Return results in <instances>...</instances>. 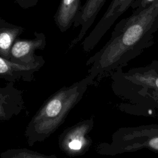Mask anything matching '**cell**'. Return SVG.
I'll list each match as a JSON object with an SVG mask.
<instances>
[{
	"label": "cell",
	"mask_w": 158,
	"mask_h": 158,
	"mask_svg": "<svg viewBox=\"0 0 158 158\" xmlns=\"http://www.w3.org/2000/svg\"><path fill=\"white\" fill-rule=\"evenodd\" d=\"M157 32L158 0L144 9L133 10L130 16L120 20L107 42L86 62L90 66L87 75L93 85L125 67L152 46Z\"/></svg>",
	"instance_id": "1"
},
{
	"label": "cell",
	"mask_w": 158,
	"mask_h": 158,
	"mask_svg": "<svg viewBox=\"0 0 158 158\" xmlns=\"http://www.w3.org/2000/svg\"><path fill=\"white\" fill-rule=\"evenodd\" d=\"M110 77L114 94L122 101L118 106L120 111L147 117L158 116V60L128 71L119 69Z\"/></svg>",
	"instance_id": "2"
},
{
	"label": "cell",
	"mask_w": 158,
	"mask_h": 158,
	"mask_svg": "<svg viewBox=\"0 0 158 158\" xmlns=\"http://www.w3.org/2000/svg\"><path fill=\"white\" fill-rule=\"evenodd\" d=\"M91 85L93 83L86 75L70 86H63L49 97L26 127L25 136L28 145L41 143L52 135Z\"/></svg>",
	"instance_id": "3"
},
{
	"label": "cell",
	"mask_w": 158,
	"mask_h": 158,
	"mask_svg": "<svg viewBox=\"0 0 158 158\" xmlns=\"http://www.w3.org/2000/svg\"><path fill=\"white\" fill-rule=\"evenodd\" d=\"M147 149L158 152V124L118 128L113 133L110 143H102L97 147L98 154L116 156Z\"/></svg>",
	"instance_id": "4"
},
{
	"label": "cell",
	"mask_w": 158,
	"mask_h": 158,
	"mask_svg": "<svg viewBox=\"0 0 158 158\" xmlns=\"http://www.w3.org/2000/svg\"><path fill=\"white\" fill-rule=\"evenodd\" d=\"M93 127L94 118L91 117L65 129L59 136L60 149L70 157L85 154L92 144V139L88 134Z\"/></svg>",
	"instance_id": "5"
},
{
	"label": "cell",
	"mask_w": 158,
	"mask_h": 158,
	"mask_svg": "<svg viewBox=\"0 0 158 158\" xmlns=\"http://www.w3.org/2000/svg\"><path fill=\"white\" fill-rule=\"evenodd\" d=\"M135 0H112L105 13L89 34L81 43L85 52L92 51L114 23L130 7Z\"/></svg>",
	"instance_id": "6"
},
{
	"label": "cell",
	"mask_w": 158,
	"mask_h": 158,
	"mask_svg": "<svg viewBox=\"0 0 158 158\" xmlns=\"http://www.w3.org/2000/svg\"><path fill=\"white\" fill-rule=\"evenodd\" d=\"M45 61L42 56L33 62L24 64L13 62L0 56V80L8 82H15L18 80L31 81L34 74L44 64Z\"/></svg>",
	"instance_id": "7"
},
{
	"label": "cell",
	"mask_w": 158,
	"mask_h": 158,
	"mask_svg": "<svg viewBox=\"0 0 158 158\" xmlns=\"http://www.w3.org/2000/svg\"><path fill=\"white\" fill-rule=\"evenodd\" d=\"M33 39L17 38L10 51V60L20 64H30L35 62L40 56L35 54L36 50H43L46 45L45 35L42 32H34Z\"/></svg>",
	"instance_id": "8"
},
{
	"label": "cell",
	"mask_w": 158,
	"mask_h": 158,
	"mask_svg": "<svg viewBox=\"0 0 158 158\" xmlns=\"http://www.w3.org/2000/svg\"><path fill=\"white\" fill-rule=\"evenodd\" d=\"M14 82L0 86V121L9 120L19 115L24 107L22 92L15 87Z\"/></svg>",
	"instance_id": "9"
},
{
	"label": "cell",
	"mask_w": 158,
	"mask_h": 158,
	"mask_svg": "<svg viewBox=\"0 0 158 158\" xmlns=\"http://www.w3.org/2000/svg\"><path fill=\"white\" fill-rule=\"evenodd\" d=\"M106 1V0H86L85 4L81 6L73 23L74 27L80 26V30L76 38L69 44L67 51L72 49L83 39Z\"/></svg>",
	"instance_id": "10"
},
{
	"label": "cell",
	"mask_w": 158,
	"mask_h": 158,
	"mask_svg": "<svg viewBox=\"0 0 158 158\" xmlns=\"http://www.w3.org/2000/svg\"><path fill=\"white\" fill-rule=\"evenodd\" d=\"M81 0H60L54 16V20L59 30L67 31L74 22L81 9Z\"/></svg>",
	"instance_id": "11"
},
{
	"label": "cell",
	"mask_w": 158,
	"mask_h": 158,
	"mask_svg": "<svg viewBox=\"0 0 158 158\" xmlns=\"http://www.w3.org/2000/svg\"><path fill=\"white\" fill-rule=\"evenodd\" d=\"M24 28L0 17V56L10 60V51L14 41L24 31Z\"/></svg>",
	"instance_id": "12"
},
{
	"label": "cell",
	"mask_w": 158,
	"mask_h": 158,
	"mask_svg": "<svg viewBox=\"0 0 158 158\" xmlns=\"http://www.w3.org/2000/svg\"><path fill=\"white\" fill-rule=\"evenodd\" d=\"M2 158H56V155H46L27 148H11L0 154Z\"/></svg>",
	"instance_id": "13"
},
{
	"label": "cell",
	"mask_w": 158,
	"mask_h": 158,
	"mask_svg": "<svg viewBox=\"0 0 158 158\" xmlns=\"http://www.w3.org/2000/svg\"><path fill=\"white\" fill-rule=\"evenodd\" d=\"M156 0H135L131 5L133 10H139L152 4Z\"/></svg>",
	"instance_id": "14"
},
{
	"label": "cell",
	"mask_w": 158,
	"mask_h": 158,
	"mask_svg": "<svg viewBox=\"0 0 158 158\" xmlns=\"http://www.w3.org/2000/svg\"><path fill=\"white\" fill-rule=\"evenodd\" d=\"M40 0H15V3L18 4L22 9H27L37 5Z\"/></svg>",
	"instance_id": "15"
}]
</instances>
